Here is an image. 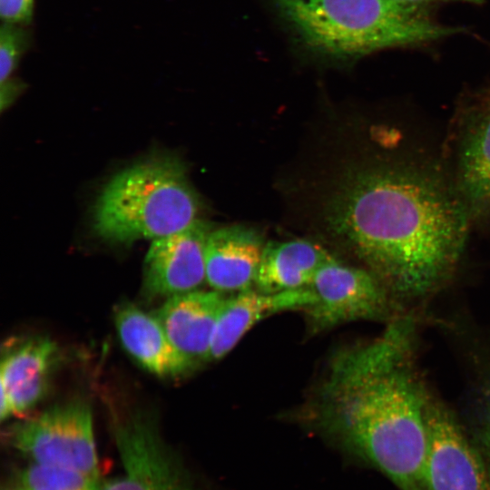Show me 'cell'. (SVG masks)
I'll use <instances>...</instances> for the list:
<instances>
[{"instance_id": "cell-10", "label": "cell", "mask_w": 490, "mask_h": 490, "mask_svg": "<svg viewBox=\"0 0 490 490\" xmlns=\"http://www.w3.org/2000/svg\"><path fill=\"white\" fill-rule=\"evenodd\" d=\"M58 348L45 338H30L8 347L0 367L1 420L33 409L48 391Z\"/></svg>"}, {"instance_id": "cell-1", "label": "cell", "mask_w": 490, "mask_h": 490, "mask_svg": "<svg viewBox=\"0 0 490 490\" xmlns=\"http://www.w3.org/2000/svg\"><path fill=\"white\" fill-rule=\"evenodd\" d=\"M326 220L393 297L417 299L456 269L471 216L436 161L400 152L348 170Z\"/></svg>"}, {"instance_id": "cell-21", "label": "cell", "mask_w": 490, "mask_h": 490, "mask_svg": "<svg viewBox=\"0 0 490 490\" xmlns=\"http://www.w3.org/2000/svg\"><path fill=\"white\" fill-rule=\"evenodd\" d=\"M26 86L27 85L18 78H15L5 84H0L1 111L9 107L25 90Z\"/></svg>"}, {"instance_id": "cell-5", "label": "cell", "mask_w": 490, "mask_h": 490, "mask_svg": "<svg viewBox=\"0 0 490 490\" xmlns=\"http://www.w3.org/2000/svg\"><path fill=\"white\" fill-rule=\"evenodd\" d=\"M6 443L30 462L100 476L93 415L87 402L57 404L11 426Z\"/></svg>"}, {"instance_id": "cell-15", "label": "cell", "mask_w": 490, "mask_h": 490, "mask_svg": "<svg viewBox=\"0 0 490 490\" xmlns=\"http://www.w3.org/2000/svg\"><path fill=\"white\" fill-rule=\"evenodd\" d=\"M114 319L123 348L148 371L176 377L192 370L152 314L123 303L117 307Z\"/></svg>"}, {"instance_id": "cell-19", "label": "cell", "mask_w": 490, "mask_h": 490, "mask_svg": "<svg viewBox=\"0 0 490 490\" xmlns=\"http://www.w3.org/2000/svg\"><path fill=\"white\" fill-rule=\"evenodd\" d=\"M473 435L474 441L484 456L490 476V372L484 378L479 388Z\"/></svg>"}, {"instance_id": "cell-18", "label": "cell", "mask_w": 490, "mask_h": 490, "mask_svg": "<svg viewBox=\"0 0 490 490\" xmlns=\"http://www.w3.org/2000/svg\"><path fill=\"white\" fill-rule=\"evenodd\" d=\"M29 26L2 22L0 27L1 84L15 79L13 77L15 71L33 44V33Z\"/></svg>"}, {"instance_id": "cell-12", "label": "cell", "mask_w": 490, "mask_h": 490, "mask_svg": "<svg viewBox=\"0 0 490 490\" xmlns=\"http://www.w3.org/2000/svg\"><path fill=\"white\" fill-rule=\"evenodd\" d=\"M315 301L309 287L275 293L250 288L226 298L214 327L209 362L224 358L261 319L287 310H307Z\"/></svg>"}, {"instance_id": "cell-3", "label": "cell", "mask_w": 490, "mask_h": 490, "mask_svg": "<svg viewBox=\"0 0 490 490\" xmlns=\"http://www.w3.org/2000/svg\"><path fill=\"white\" fill-rule=\"evenodd\" d=\"M299 40L337 60L422 44L465 31L436 22L426 6L396 0H274Z\"/></svg>"}, {"instance_id": "cell-22", "label": "cell", "mask_w": 490, "mask_h": 490, "mask_svg": "<svg viewBox=\"0 0 490 490\" xmlns=\"http://www.w3.org/2000/svg\"><path fill=\"white\" fill-rule=\"evenodd\" d=\"M398 3H402L408 5L426 6L427 4L434 2H464L475 5H481L485 0H396Z\"/></svg>"}, {"instance_id": "cell-8", "label": "cell", "mask_w": 490, "mask_h": 490, "mask_svg": "<svg viewBox=\"0 0 490 490\" xmlns=\"http://www.w3.org/2000/svg\"><path fill=\"white\" fill-rule=\"evenodd\" d=\"M424 490H490L482 453L441 402L429 397L426 409Z\"/></svg>"}, {"instance_id": "cell-16", "label": "cell", "mask_w": 490, "mask_h": 490, "mask_svg": "<svg viewBox=\"0 0 490 490\" xmlns=\"http://www.w3.org/2000/svg\"><path fill=\"white\" fill-rule=\"evenodd\" d=\"M333 258L324 248L306 240L265 244L255 289L275 293L308 288L318 270Z\"/></svg>"}, {"instance_id": "cell-6", "label": "cell", "mask_w": 490, "mask_h": 490, "mask_svg": "<svg viewBox=\"0 0 490 490\" xmlns=\"http://www.w3.org/2000/svg\"><path fill=\"white\" fill-rule=\"evenodd\" d=\"M113 436L122 473L101 490H199L152 415L136 411L116 418Z\"/></svg>"}, {"instance_id": "cell-14", "label": "cell", "mask_w": 490, "mask_h": 490, "mask_svg": "<svg viewBox=\"0 0 490 490\" xmlns=\"http://www.w3.org/2000/svg\"><path fill=\"white\" fill-rule=\"evenodd\" d=\"M454 181L471 219L490 213V98L463 120Z\"/></svg>"}, {"instance_id": "cell-13", "label": "cell", "mask_w": 490, "mask_h": 490, "mask_svg": "<svg viewBox=\"0 0 490 490\" xmlns=\"http://www.w3.org/2000/svg\"><path fill=\"white\" fill-rule=\"evenodd\" d=\"M264 247L260 233L246 226L212 230L205 251L206 282L223 294L252 288Z\"/></svg>"}, {"instance_id": "cell-7", "label": "cell", "mask_w": 490, "mask_h": 490, "mask_svg": "<svg viewBox=\"0 0 490 490\" xmlns=\"http://www.w3.org/2000/svg\"><path fill=\"white\" fill-rule=\"evenodd\" d=\"M309 288L316 301L306 312L314 333L351 321L395 318L393 295L368 269L333 257L318 270Z\"/></svg>"}, {"instance_id": "cell-20", "label": "cell", "mask_w": 490, "mask_h": 490, "mask_svg": "<svg viewBox=\"0 0 490 490\" xmlns=\"http://www.w3.org/2000/svg\"><path fill=\"white\" fill-rule=\"evenodd\" d=\"M34 9V0H0L2 22L30 25Z\"/></svg>"}, {"instance_id": "cell-2", "label": "cell", "mask_w": 490, "mask_h": 490, "mask_svg": "<svg viewBox=\"0 0 490 490\" xmlns=\"http://www.w3.org/2000/svg\"><path fill=\"white\" fill-rule=\"evenodd\" d=\"M414 356V320L397 317L374 340L332 357L313 407L320 436L399 490H424L430 396Z\"/></svg>"}, {"instance_id": "cell-4", "label": "cell", "mask_w": 490, "mask_h": 490, "mask_svg": "<svg viewBox=\"0 0 490 490\" xmlns=\"http://www.w3.org/2000/svg\"><path fill=\"white\" fill-rule=\"evenodd\" d=\"M200 209L183 162L173 155H155L105 184L92 211V228L104 241L130 244L185 229L198 219Z\"/></svg>"}, {"instance_id": "cell-9", "label": "cell", "mask_w": 490, "mask_h": 490, "mask_svg": "<svg viewBox=\"0 0 490 490\" xmlns=\"http://www.w3.org/2000/svg\"><path fill=\"white\" fill-rule=\"evenodd\" d=\"M211 226L201 219L152 240L143 263L146 299L171 298L198 290L206 282L205 251Z\"/></svg>"}, {"instance_id": "cell-17", "label": "cell", "mask_w": 490, "mask_h": 490, "mask_svg": "<svg viewBox=\"0 0 490 490\" xmlns=\"http://www.w3.org/2000/svg\"><path fill=\"white\" fill-rule=\"evenodd\" d=\"M103 482L75 469L29 462L15 471L6 490H101Z\"/></svg>"}, {"instance_id": "cell-11", "label": "cell", "mask_w": 490, "mask_h": 490, "mask_svg": "<svg viewBox=\"0 0 490 490\" xmlns=\"http://www.w3.org/2000/svg\"><path fill=\"white\" fill-rule=\"evenodd\" d=\"M225 299L221 292L198 289L168 298L152 313L192 370L209 362L214 327Z\"/></svg>"}]
</instances>
